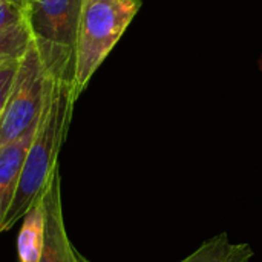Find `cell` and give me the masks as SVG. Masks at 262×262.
Returning <instances> with one entry per match:
<instances>
[{"label":"cell","instance_id":"1","mask_svg":"<svg viewBox=\"0 0 262 262\" xmlns=\"http://www.w3.org/2000/svg\"><path fill=\"white\" fill-rule=\"evenodd\" d=\"M77 98L74 83L48 78L43 109L2 232L9 230L23 220L29 207L41 198L51 177L58 167V155L68 135Z\"/></svg>","mask_w":262,"mask_h":262},{"label":"cell","instance_id":"2","mask_svg":"<svg viewBox=\"0 0 262 262\" xmlns=\"http://www.w3.org/2000/svg\"><path fill=\"white\" fill-rule=\"evenodd\" d=\"M83 0H26V21L48 78L74 83Z\"/></svg>","mask_w":262,"mask_h":262},{"label":"cell","instance_id":"3","mask_svg":"<svg viewBox=\"0 0 262 262\" xmlns=\"http://www.w3.org/2000/svg\"><path fill=\"white\" fill-rule=\"evenodd\" d=\"M140 8L141 0H83L75 54L77 95L88 86Z\"/></svg>","mask_w":262,"mask_h":262},{"label":"cell","instance_id":"4","mask_svg":"<svg viewBox=\"0 0 262 262\" xmlns=\"http://www.w3.org/2000/svg\"><path fill=\"white\" fill-rule=\"evenodd\" d=\"M48 86L40 54L31 41L21 57L0 121V146L21 137L40 117Z\"/></svg>","mask_w":262,"mask_h":262},{"label":"cell","instance_id":"5","mask_svg":"<svg viewBox=\"0 0 262 262\" xmlns=\"http://www.w3.org/2000/svg\"><path fill=\"white\" fill-rule=\"evenodd\" d=\"M41 201L45 207V247L40 262H81V255L75 250L64 229L60 167L51 177L41 193Z\"/></svg>","mask_w":262,"mask_h":262},{"label":"cell","instance_id":"6","mask_svg":"<svg viewBox=\"0 0 262 262\" xmlns=\"http://www.w3.org/2000/svg\"><path fill=\"white\" fill-rule=\"evenodd\" d=\"M38 120L17 140L0 146V233L5 216L14 200L23 163L34 138Z\"/></svg>","mask_w":262,"mask_h":262},{"label":"cell","instance_id":"7","mask_svg":"<svg viewBox=\"0 0 262 262\" xmlns=\"http://www.w3.org/2000/svg\"><path fill=\"white\" fill-rule=\"evenodd\" d=\"M45 247V207L41 198L23 216L18 230L17 252L20 262H40Z\"/></svg>","mask_w":262,"mask_h":262},{"label":"cell","instance_id":"8","mask_svg":"<svg viewBox=\"0 0 262 262\" xmlns=\"http://www.w3.org/2000/svg\"><path fill=\"white\" fill-rule=\"evenodd\" d=\"M253 255L250 244L232 243L224 232L206 239L196 250L178 262H249Z\"/></svg>","mask_w":262,"mask_h":262},{"label":"cell","instance_id":"9","mask_svg":"<svg viewBox=\"0 0 262 262\" xmlns=\"http://www.w3.org/2000/svg\"><path fill=\"white\" fill-rule=\"evenodd\" d=\"M32 37L28 26L26 18L18 21L17 25L5 29L0 32V68L12 63L20 61L28 46L31 45Z\"/></svg>","mask_w":262,"mask_h":262},{"label":"cell","instance_id":"10","mask_svg":"<svg viewBox=\"0 0 262 262\" xmlns=\"http://www.w3.org/2000/svg\"><path fill=\"white\" fill-rule=\"evenodd\" d=\"M26 18V0H0V32Z\"/></svg>","mask_w":262,"mask_h":262},{"label":"cell","instance_id":"11","mask_svg":"<svg viewBox=\"0 0 262 262\" xmlns=\"http://www.w3.org/2000/svg\"><path fill=\"white\" fill-rule=\"evenodd\" d=\"M18 63L20 61H12V63H8L0 68V121H2V117H3L5 107H6V101H8L12 83L17 75Z\"/></svg>","mask_w":262,"mask_h":262},{"label":"cell","instance_id":"12","mask_svg":"<svg viewBox=\"0 0 262 262\" xmlns=\"http://www.w3.org/2000/svg\"><path fill=\"white\" fill-rule=\"evenodd\" d=\"M81 262H89V261H88V259H86V258H84V256L81 255Z\"/></svg>","mask_w":262,"mask_h":262}]
</instances>
